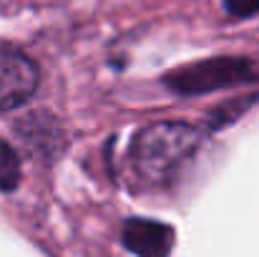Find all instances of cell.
Returning <instances> with one entry per match:
<instances>
[{"instance_id": "cell-1", "label": "cell", "mask_w": 259, "mask_h": 257, "mask_svg": "<svg viewBox=\"0 0 259 257\" xmlns=\"http://www.w3.org/2000/svg\"><path fill=\"white\" fill-rule=\"evenodd\" d=\"M201 146V131L181 121H159L141 129L131 144V164L146 181H171Z\"/></svg>"}, {"instance_id": "cell-2", "label": "cell", "mask_w": 259, "mask_h": 257, "mask_svg": "<svg viewBox=\"0 0 259 257\" xmlns=\"http://www.w3.org/2000/svg\"><path fill=\"white\" fill-rule=\"evenodd\" d=\"M252 79V63L247 58H209V61H196L181 68H174L171 74L164 76V84L176 93L184 96H199V93H211L227 86L244 84Z\"/></svg>"}, {"instance_id": "cell-3", "label": "cell", "mask_w": 259, "mask_h": 257, "mask_svg": "<svg viewBox=\"0 0 259 257\" xmlns=\"http://www.w3.org/2000/svg\"><path fill=\"white\" fill-rule=\"evenodd\" d=\"M38 88L35 63L10 46H0V111L18 108Z\"/></svg>"}, {"instance_id": "cell-4", "label": "cell", "mask_w": 259, "mask_h": 257, "mask_svg": "<svg viewBox=\"0 0 259 257\" xmlns=\"http://www.w3.org/2000/svg\"><path fill=\"white\" fill-rule=\"evenodd\" d=\"M15 134L20 136V141L28 146L30 154H35L38 159H46V162H53L66 149L63 126L48 111H33V114L23 116L15 126Z\"/></svg>"}, {"instance_id": "cell-5", "label": "cell", "mask_w": 259, "mask_h": 257, "mask_svg": "<svg viewBox=\"0 0 259 257\" xmlns=\"http://www.w3.org/2000/svg\"><path fill=\"white\" fill-rule=\"evenodd\" d=\"M121 240L136 257H169L174 247V230L156 219H128Z\"/></svg>"}, {"instance_id": "cell-6", "label": "cell", "mask_w": 259, "mask_h": 257, "mask_svg": "<svg viewBox=\"0 0 259 257\" xmlns=\"http://www.w3.org/2000/svg\"><path fill=\"white\" fill-rule=\"evenodd\" d=\"M20 181V159L8 141H0V189L13 192Z\"/></svg>"}, {"instance_id": "cell-7", "label": "cell", "mask_w": 259, "mask_h": 257, "mask_svg": "<svg viewBox=\"0 0 259 257\" xmlns=\"http://www.w3.org/2000/svg\"><path fill=\"white\" fill-rule=\"evenodd\" d=\"M254 103V96H247V98H234V101H227V103H222L219 108H214L211 111V116H209V126L211 129H222V126H229V124H234L249 106Z\"/></svg>"}, {"instance_id": "cell-8", "label": "cell", "mask_w": 259, "mask_h": 257, "mask_svg": "<svg viewBox=\"0 0 259 257\" xmlns=\"http://www.w3.org/2000/svg\"><path fill=\"white\" fill-rule=\"evenodd\" d=\"M224 5L234 18H249L259 13V0H224Z\"/></svg>"}]
</instances>
